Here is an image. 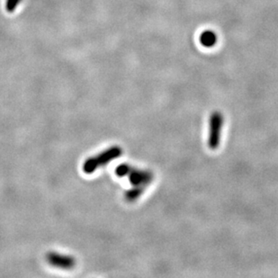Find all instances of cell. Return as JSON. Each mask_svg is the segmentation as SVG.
<instances>
[{"label": "cell", "mask_w": 278, "mask_h": 278, "mask_svg": "<svg viewBox=\"0 0 278 278\" xmlns=\"http://www.w3.org/2000/svg\"><path fill=\"white\" fill-rule=\"evenodd\" d=\"M217 34L212 30H205L199 37L200 44L206 48H212L217 43Z\"/></svg>", "instance_id": "cell-5"}, {"label": "cell", "mask_w": 278, "mask_h": 278, "mask_svg": "<svg viewBox=\"0 0 278 278\" xmlns=\"http://www.w3.org/2000/svg\"><path fill=\"white\" fill-rule=\"evenodd\" d=\"M123 153L122 148L119 146H113L104 150L100 154L95 155V157H91L85 161L83 164V171L87 174H91L95 172L98 168L108 164L110 161H114L115 158L120 157Z\"/></svg>", "instance_id": "cell-2"}, {"label": "cell", "mask_w": 278, "mask_h": 278, "mask_svg": "<svg viewBox=\"0 0 278 278\" xmlns=\"http://www.w3.org/2000/svg\"><path fill=\"white\" fill-rule=\"evenodd\" d=\"M115 173L119 176H127L132 187H143L144 189L150 186L154 178L153 173L151 171L136 169L127 164L118 166L115 169Z\"/></svg>", "instance_id": "cell-1"}, {"label": "cell", "mask_w": 278, "mask_h": 278, "mask_svg": "<svg viewBox=\"0 0 278 278\" xmlns=\"http://www.w3.org/2000/svg\"><path fill=\"white\" fill-rule=\"evenodd\" d=\"M224 116L219 112H213L210 118V132H209L208 145L210 149L216 150L221 141V132L223 130Z\"/></svg>", "instance_id": "cell-3"}, {"label": "cell", "mask_w": 278, "mask_h": 278, "mask_svg": "<svg viewBox=\"0 0 278 278\" xmlns=\"http://www.w3.org/2000/svg\"><path fill=\"white\" fill-rule=\"evenodd\" d=\"M144 188L143 187H132L130 190L126 191L125 194V197L126 201L134 202L144 193Z\"/></svg>", "instance_id": "cell-6"}, {"label": "cell", "mask_w": 278, "mask_h": 278, "mask_svg": "<svg viewBox=\"0 0 278 278\" xmlns=\"http://www.w3.org/2000/svg\"><path fill=\"white\" fill-rule=\"evenodd\" d=\"M46 261L51 267L61 269H72L76 265V260L72 256L63 255L57 252H49L46 254Z\"/></svg>", "instance_id": "cell-4"}]
</instances>
